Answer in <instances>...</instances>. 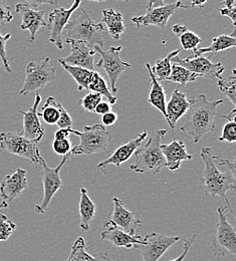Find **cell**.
I'll return each mask as SVG.
<instances>
[{"instance_id":"32","label":"cell","mask_w":236,"mask_h":261,"mask_svg":"<svg viewBox=\"0 0 236 261\" xmlns=\"http://www.w3.org/2000/svg\"><path fill=\"white\" fill-rule=\"evenodd\" d=\"M59 105L60 102H58L55 98L48 97L38 113V117H41L42 120L48 125H57L60 119Z\"/></svg>"},{"instance_id":"31","label":"cell","mask_w":236,"mask_h":261,"mask_svg":"<svg viewBox=\"0 0 236 261\" xmlns=\"http://www.w3.org/2000/svg\"><path fill=\"white\" fill-rule=\"evenodd\" d=\"M179 54H180V49H176V50L169 53L165 58L156 61L154 68H152V71L159 83L167 81V79L171 73L172 60H173V58L179 56Z\"/></svg>"},{"instance_id":"2","label":"cell","mask_w":236,"mask_h":261,"mask_svg":"<svg viewBox=\"0 0 236 261\" xmlns=\"http://www.w3.org/2000/svg\"><path fill=\"white\" fill-rule=\"evenodd\" d=\"M190 106L186 112L185 123L180 130L192 137L193 143L197 144L206 134L215 130L214 119L217 114V107L223 99L209 101L204 95L190 98Z\"/></svg>"},{"instance_id":"12","label":"cell","mask_w":236,"mask_h":261,"mask_svg":"<svg viewBox=\"0 0 236 261\" xmlns=\"http://www.w3.org/2000/svg\"><path fill=\"white\" fill-rule=\"evenodd\" d=\"M179 240V236H167L152 232L143 237V244L136 245L134 249L141 254L143 261H158Z\"/></svg>"},{"instance_id":"10","label":"cell","mask_w":236,"mask_h":261,"mask_svg":"<svg viewBox=\"0 0 236 261\" xmlns=\"http://www.w3.org/2000/svg\"><path fill=\"white\" fill-rule=\"evenodd\" d=\"M0 150L30 160L36 167L39 163L40 153L37 143L27 139L21 133H0Z\"/></svg>"},{"instance_id":"15","label":"cell","mask_w":236,"mask_h":261,"mask_svg":"<svg viewBox=\"0 0 236 261\" xmlns=\"http://www.w3.org/2000/svg\"><path fill=\"white\" fill-rule=\"evenodd\" d=\"M172 62L174 64L181 65L193 73L199 74L201 77L218 80L221 77V74L224 71V66L220 63L214 64L209 60V58H205L202 56L196 58L188 57L187 59H180V57L177 56L173 58Z\"/></svg>"},{"instance_id":"9","label":"cell","mask_w":236,"mask_h":261,"mask_svg":"<svg viewBox=\"0 0 236 261\" xmlns=\"http://www.w3.org/2000/svg\"><path fill=\"white\" fill-rule=\"evenodd\" d=\"M78 137L81 142L71 149L70 155H93L104 152L112 140L111 134L101 124L85 126Z\"/></svg>"},{"instance_id":"22","label":"cell","mask_w":236,"mask_h":261,"mask_svg":"<svg viewBox=\"0 0 236 261\" xmlns=\"http://www.w3.org/2000/svg\"><path fill=\"white\" fill-rule=\"evenodd\" d=\"M189 106L190 101L187 96L180 92L178 88L175 89L168 102L166 103V122L171 130L175 129L177 122L186 114Z\"/></svg>"},{"instance_id":"19","label":"cell","mask_w":236,"mask_h":261,"mask_svg":"<svg viewBox=\"0 0 236 261\" xmlns=\"http://www.w3.org/2000/svg\"><path fill=\"white\" fill-rule=\"evenodd\" d=\"M40 101V95L36 94L34 98V105L28 111L18 110V113H20L23 116V130L21 134L27 139L35 143L40 142L44 136V127L39 120L37 112Z\"/></svg>"},{"instance_id":"17","label":"cell","mask_w":236,"mask_h":261,"mask_svg":"<svg viewBox=\"0 0 236 261\" xmlns=\"http://www.w3.org/2000/svg\"><path fill=\"white\" fill-rule=\"evenodd\" d=\"M70 54L64 59H60L59 63L68 65L83 67L95 71L96 65L94 64L96 51L84 41H69Z\"/></svg>"},{"instance_id":"39","label":"cell","mask_w":236,"mask_h":261,"mask_svg":"<svg viewBox=\"0 0 236 261\" xmlns=\"http://www.w3.org/2000/svg\"><path fill=\"white\" fill-rule=\"evenodd\" d=\"M71 141L69 139L65 140H55L53 143V150L56 154L60 156H68L70 155V151L72 149Z\"/></svg>"},{"instance_id":"27","label":"cell","mask_w":236,"mask_h":261,"mask_svg":"<svg viewBox=\"0 0 236 261\" xmlns=\"http://www.w3.org/2000/svg\"><path fill=\"white\" fill-rule=\"evenodd\" d=\"M67 261H115L107 252H97L94 255L86 251V241L83 237H77L74 241L69 257Z\"/></svg>"},{"instance_id":"18","label":"cell","mask_w":236,"mask_h":261,"mask_svg":"<svg viewBox=\"0 0 236 261\" xmlns=\"http://www.w3.org/2000/svg\"><path fill=\"white\" fill-rule=\"evenodd\" d=\"M28 187L27 171L18 168L13 174L5 176L0 183V197L2 201L8 204L21 195Z\"/></svg>"},{"instance_id":"16","label":"cell","mask_w":236,"mask_h":261,"mask_svg":"<svg viewBox=\"0 0 236 261\" xmlns=\"http://www.w3.org/2000/svg\"><path fill=\"white\" fill-rule=\"evenodd\" d=\"M15 11L21 16L20 29L30 32V41L34 42L38 31L42 28H47V22L44 19L45 12L43 10H37L28 2L17 3L15 5Z\"/></svg>"},{"instance_id":"23","label":"cell","mask_w":236,"mask_h":261,"mask_svg":"<svg viewBox=\"0 0 236 261\" xmlns=\"http://www.w3.org/2000/svg\"><path fill=\"white\" fill-rule=\"evenodd\" d=\"M101 238L110 242L117 248H135L136 245L143 244V237L140 235H131L116 227H107L101 233Z\"/></svg>"},{"instance_id":"44","label":"cell","mask_w":236,"mask_h":261,"mask_svg":"<svg viewBox=\"0 0 236 261\" xmlns=\"http://www.w3.org/2000/svg\"><path fill=\"white\" fill-rule=\"evenodd\" d=\"M195 240H196V235H195V234H194V235H191V236H189V237H187V238L184 240L182 253H181L178 257H176L175 259L169 261H184L185 257H186V255L188 254L189 249L191 248V246H192V244L194 243V241H195Z\"/></svg>"},{"instance_id":"30","label":"cell","mask_w":236,"mask_h":261,"mask_svg":"<svg viewBox=\"0 0 236 261\" xmlns=\"http://www.w3.org/2000/svg\"><path fill=\"white\" fill-rule=\"evenodd\" d=\"M199 77H201L199 74L193 73L188 69L182 67L181 65L174 64L171 65V73L167 81L171 83H175L181 87H184L186 84L195 82Z\"/></svg>"},{"instance_id":"3","label":"cell","mask_w":236,"mask_h":261,"mask_svg":"<svg viewBox=\"0 0 236 261\" xmlns=\"http://www.w3.org/2000/svg\"><path fill=\"white\" fill-rule=\"evenodd\" d=\"M63 35L68 43L69 41H84L91 47H101L104 27L101 22L94 21L85 9L80 8V14L69 19Z\"/></svg>"},{"instance_id":"13","label":"cell","mask_w":236,"mask_h":261,"mask_svg":"<svg viewBox=\"0 0 236 261\" xmlns=\"http://www.w3.org/2000/svg\"><path fill=\"white\" fill-rule=\"evenodd\" d=\"M81 1H73L69 8H56L48 15L47 28H49V41L54 43L59 49L64 48L63 33L71 17V14L78 9Z\"/></svg>"},{"instance_id":"34","label":"cell","mask_w":236,"mask_h":261,"mask_svg":"<svg viewBox=\"0 0 236 261\" xmlns=\"http://www.w3.org/2000/svg\"><path fill=\"white\" fill-rule=\"evenodd\" d=\"M235 69H232L231 75L229 77H219L217 81V86L220 90V92L226 96L232 105L236 106V94H235Z\"/></svg>"},{"instance_id":"47","label":"cell","mask_w":236,"mask_h":261,"mask_svg":"<svg viewBox=\"0 0 236 261\" xmlns=\"http://www.w3.org/2000/svg\"><path fill=\"white\" fill-rule=\"evenodd\" d=\"M110 112H112V106H111L108 101H101V102L97 106V108H96V110H95V113H96V114L101 115V116H103L104 114L110 113Z\"/></svg>"},{"instance_id":"50","label":"cell","mask_w":236,"mask_h":261,"mask_svg":"<svg viewBox=\"0 0 236 261\" xmlns=\"http://www.w3.org/2000/svg\"><path fill=\"white\" fill-rule=\"evenodd\" d=\"M7 207H8V204H7L6 202L2 201V202L0 203V209H4V208H7Z\"/></svg>"},{"instance_id":"42","label":"cell","mask_w":236,"mask_h":261,"mask_svg":"<svg viewBox=\"0 0 236 261\" xmlns=\"http://www.w3.org/2000/svg\"><path fill=\"white\" fill-rule=\"evenodd\" d=\"M59 109H60V119L57 123V126L60 129H67V128H71L72 125V119L69 116L68 111L63 107L62 103L59 105Z\"/></svg>"},{"instance_id":"41","label":"cell","mask_w":236,"mask_h":261,"mask_svg":"<svg viewBox=\"0 0 236 261\" xmlns=\"http://www.w3.org/2000/svg\"><path fill=\"white\" fill-rule=\"evenodd\" d=\"M223 5H225L224 8H221L219 10V13L223 16L228 17L232 25L235 28L236 25V1L235 0H226L223 2Z\"/></svg>"},{"instance_id":"40","label":"cell","mask_w":236,"mask_h":261,"mask_svg":"<svg viewBox=\"0 0 236 261\" xmlns=\"http://www.w3.org/2000/svg\"><path fill=\"white\" fill-rule=\"evenodd\" d=\"M10 37H11L10 33H6L5 35H2L0 33V60L2 63V66L7 72H11V67L6 56V42L10 39Z\"/></svg>"},{"instance_id":"5","label":"cell","mask_w":236,"mask_h":261,"mask_svg":"<svg viewBox=\"0 0 236 261\" xmlns=\"http://www.w3.org/2000/svg\"><path fill=\"white\" fill-rule=\"evenodd\" d=\"M227 211L225 206L217 208L218 221L210 239V247L215 257H223L227 254L235 256L236 230L227 220Z\"/></svg>"},{"instance_id":"1","label":"cell","mask_w":236,"mask_h":261,"mask_svg":"<svg viewBox=\"0 0 236 261\" xmlns=\"http://www.w3.org/2000/svg\"><path fill=\"white\" fill-rule=\"evenodd\" d=\"M200 156L204 164V171L201 177L204 195L222 198L224 206L229 212L234 214V211L232 210L226 197V193L229 190H235V162L229 161L226 167V171L221 172L213 161L211 148L203 147L200 151Z\"/></svg>"},{"instance_id":"45","label":"cell","mask_w":236,"mask_h":261,"mask_svg":"<svg viewBox=\"0 0 236 261\" xmlns=\"http://www.w3.org/2000/svg\"><path fill=\"white\" fill-rule=\"evenodd\" d=\"M73 134L78 136L80 130H73L71 128H67V129H59L55 133V140H65V139H68L69 135Z\"/></svg>"},{"instance_id":"51","label":"cell","mask_w":236,"mask_h":261,"mask_svg":"<svg viewBox=\"0 0 236 261\" xmlns=\"http://www.w3.org/2000/svg\"><path fill=\"white\" fill-rule=\"evenodd\" d=\"M0 66H2V63H1V60H0Z\"/></svg>"},{"instance_id":"29","label":"cell","mask_w":236,"mask_h":261,"mask_svg":"<svg viewBox=\"0 0 236 261\" xmlns=\"http://www.w3.org/2000/svg\"><path fill=\"white\" fill-rule=\"evenodd\" d=\"M62 66L68 71V73L73 77L75 83L77 84V89L78 91H89V86L91 84L92 77L94 75V72L83 67H77V66H72V65H68L63 63H60Z\"/></svg>"},{"instance_id":"14","label":"cell","mask_w":236,"mask_h":261,"mask_svg":"<svg viewBox=\"0 0 236 261\" xmlns=\"http://www.w3.org/2000/svg\"><path fill=\"white\" fill-rule=\"evenodd\" d=\"M114 210L111 215V218L104 222L103 227H116L125 231L131 235H138L137 231L141 227L142 221L136 219L135 213L129 211L123 205V202L118 197L113 198Z\"/></svg>"},{"instance_id":"35","label":"cell","mask_w":236,"mask_h":261,"mask_svg":"<svg viewBox=\"0 0 236 261\" xmlns=\"http://www.w3.org/2000/svg\"><path fill=\"white\" fill-rule=\"evenodd\" d=\"M235 109L231 111L228 116H221L222 118L228 120V122L224 125L222 129V134L218 138L220 142H227L233 144L236 142V122H235Z\"/></svg>"},{"instance_id":"46","label":"cell","mask_w":236,"mask_h":261,"mask_svg":"<svg viewBox=\"0 0 236 261\" xmlns=\"http://www.w3.org/2000/svg\"><path fill=\"white\" fill-rule=\"evenodd\" d=\"M118 121V115L114 112H110V113H107L104 114L103 116H101V122H102V126H107V127H110V126H113L117 123Z\"/></svg>"},{"instance_id":"6","label":"cell","mask_w":236,"mask_h":261,"mask_svg":"<svg viewBox=\"0 0 236 261\" xmlns=\"http://www.w3.org/2000/svg\"><path fill=\"white\" fill-rule=\"evenodd\" d=\"M179 8H187V6L180 1L165 4L162 0H152L147 3L146 13L141 16L133 17L131 22H133L138 29L154 25L164 30L170 17L174 15Z\"/></svg>"},{"instance_id":"21","label":"cell","mask_w":236,"mask_h":261,"mask_svg":"<svg viewBox=\"0 0 236 261\" xmlns=\"http://www.w3.org/2000/svg\"><path fill=\"white\" fill-rule=\"evenodd\" d=\"M161 151L166 160V167L172 172L180 169L184 161L192 160V155L188 154L186 145L181 140H174L169 144H161Z\"/></svg>"},{"instance_id":"37","label":"cell","mask_w":236,"mask_h":261,"mask_svg":"<svg viewBox=\"0 0 236 261\" xmlns=\"http://www.w3.org/2000/svg\"><path fill=\"white\" fill-rule=\"evenodd\" d=\"M16 229V224L8 219L5 214H0V241H6L10 238Z\"/></svg>"},{"instance_id":"49","label":"cell","mask_w":236,"mask_h":261,"mask_svg":"<svg viewBox=\"0 0 236 261\" xmlns=\"http://www.w3.org/2000/svg\"><path fill=\"white\" fill-rule=\"evenodd\" d=\"M205 4V1H193L191 3V7H198V6H203Z\"/></svg>"},{"instance_id":"11","label":"cell","mask_w":236,"mask_h":261,"mask_svg":"<svg viewBox=\"0 0 236 261\" xmlns=\"http://www.w3.org/2000/svg\"><path fill=\"white\" fill-rule=\"evenodd\" d=\"M96 54H99L101 59L99 60L97 66L102 67L108 75L109 83L113 94H117V83L120 75L131 67V65L125 63L121 60L120 54L122 51V46H111L108 50L101 49L100 46L94 47Z\"/></svg>"},{"instance_id":"26","label":"cell","mask_w":236,"mask_h":261,"mask_svg":"<svg viewBox=\"0 0 236 261\" xmlns=\"http://www.w3.org/2000/svg\"><path fill=\"white\" fill-rule=\"evenodd\" d=\"M235 30H234L231 35L221 34L217 37H214L209 46L202 47V48H196L195 50H193V54L190 57L196 58V57H201L204 54H216L219 51L226 50L228 48L235 47Z\"/></svg>"},{"instance_id":"7","label":"cell","mask_w":236,"mask_h":261,"mask_svg":"<svg viewBox=\"0 0 236 261\" xmlns=\"http://www.w3.org/2000/svg\"><path fill=\"white\" fill-rule=\"evenodd\" d=\"M70 155L65 156L61 163L59 164L56 168H50L45 163L44 159L40 157L38 168L40 171L42 186H43V197L40 204L35 205L34 210L37 214H44L48 208L49 204L54 198V196L57 194V192L62 189L63 187V181L61 178V170L64 167V165L68 161Z\"/></svg>"},{"instance_id":"20","label":"cell","mask_w":236,"mask_h":261,"mask_svg":"<svg viewBox=\"0 0 236 261\" xmlns=\"http://www.w3.org/2000/svg\"><path fill=\"white\" fill-rule=\"evenodd\" d=\"M147 137L148 133L146 130L142 132L141 134H138L133 140H130L129 142L121 145L117 150H115L114 153L108 159L98 164L97 168L103 169L108 165H115L117 168H120L122 164L127 162L135 154L136 151L140 148L141 143Z\"/></svg>"},{"instance_id":"43","label":"cell","mask_w":236,"mask_h":261,"mask_svg":"<svg viewBox=\"0 0 236 261\" xmlns=\"http://www.w3.org/2000/svg\"><path fill=\"white\" fill-rule=\"evenodd\" d=\"M13 16L11 14V9L5 1H0V25L7 24L11 22Z\"/></svg>"},{"instance_id":"33","label":"cell","mask_w":236,"mask_h":261,"mask_svg":"<svg viewBox=\"0 0 236 261\" xmlns=\"http://www.w3.org/2000/svg\"><path fill=\"white\" fill-rule=\"evenodd\" d=\"M89 91H91L93 93H97V94L101 95V97H104L108 99V102L111 106L115 105L117 102V98L114 97V95L111 93L106 81L97 71L94 72L91 84L89 86Z\"/></svg>"},{"instance_id":"4","label":"cell","mask_w":236,"mask_h":261,"mask_svg":"<svg viewBox=\"0 0 236 261\" xmlns=\"http://www.w3.org/2000/svg\"><path fill=\"white\" fill-rule=\"evenodd\" d=\"M166 133V130H155L151 133L146 145L139 148L134 154L135 162L130 166L132 171L156 175L166 167V160L160 148L162 138Z\"/></svg>"},{"instance_id":"8","label":"cell","mask_w":236,"mask_h":261,"mask_svg":"<svg viewBox=\"0 0 236 261\" xmlns=\"http://www.w3.org/2000/svg\"><path fill=\"white\" fill-rule=\"evenodd\" d=\"M56 77V68L49 58L45 57L39 62H31L25 67V79L19 95L29 96L37 90L43 89Z\"/></svg>"},{"instance_id":"25","label":"cell","mask_w":236,"mask_h":261,"mask_svg":"<svg viewBox=\"0 0 236 261\" xmlns=\"http://www.w3.org/2000/svg\"><path fill=\"white\" fill-rule=\"evenodd\" d=\"M101 14V23L106 25L110 36L115 40H119L121 35L125 32L123 14L121 12L115 11L112 8L103 9Z\"/></svg>"},{"instance_id":"38","label":"cell","mask_w":236,"mask_h":261,"mask_svg":"<svg viewBox=\"0 0 236 261\" xmlns=\"http://www.w3.org/2000/svg\"><path fill=\"white\" fill-rule=\"evenodd\" d=\"M101 98L102 97L101 95H99L97 93L90 92L86 97H84L80 100V102L84 110H86L90 113H95L97 106L101 101Z\"/></svg>"},{"instance_id":"28","label":"cell","mask_w":236,"mask_h":261,"mask_svg":"<svg viewBox=\"0 0 236 261\" xmlns=\"http://www.w3.org/2000/svg\"><path fill=\"white\" fill-rule=\"evenodd\" d=\"M80 216L81 223L80 227L83 231L90 230V223L94 219L96 214V205L94 201L88 195V191L85 188L81 189V199H80Z\"/></svg>"},{"instance_id":"36","label":"cell","mask_w":236,"mask_h":261,"mask_svg":"<svg viewBox=\"0 0 236 261\" xmlns=\"http://www.w3.org/2000/svg\"><path fill=\"white\" fill-rule=\"evenodd\" d=\"M178 38L184 50H195L202 40L196 33L190 31L182 33Z\"/></svg>"},{"instance_id":"48","label":"cell","mask_w":236,"mask_h":261,"mask_svg":"<svg viewBox=\"0 0 236 261\" xmlns=\"http://www.w3.org/2000/svg\"><path fill=\"white\" fill-rule=\"evenodd\" d=\"M188 31V28L185 25V24H179V23H177V24H174L173 27H172V32L173 33L175 34V35H177L178 37L182 34V33H185V32H187Z\"/></svg>"},{"instance_id":"24","label":"cell","mask_w":236,"mask_h":261,"mask_svg":"<svg viewBox=\"0 0 236 261\" xmlns=\"http://www.w3.org/2000/svg\"><path fill=\"white\" fill-rule=\"evenodd\" d=\"M145 67L147 68L150 76V87H151L147 100L150 105H152L155 109H157L166 119V94H165L164 88L155 77L150 64L146 63Z\"/></svg>"}]
</instances>
